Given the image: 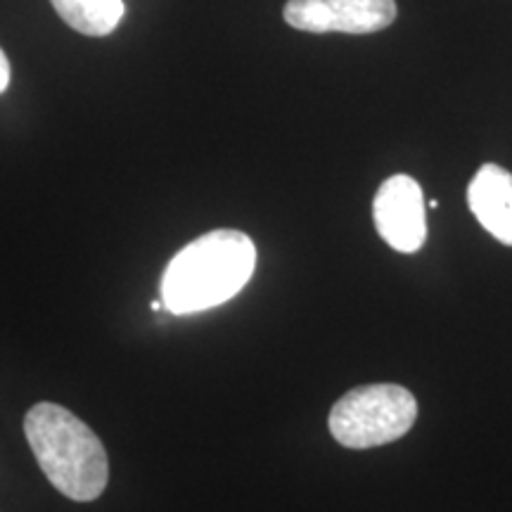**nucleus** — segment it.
I'll use <instances>...</instances> for the list:
<instances>
[{
	"mask_svg": "<svg viewBox=\"0 0 512 512\" xmlns=\"http://www.w3.org/2000/svg\"><path fill=\"white\" fill-rule=\"evenodd\" d=\"M467 204L486 233L512 247V174L498 164H484L467 188Z\"/></svg>",
	"mask_w": 512,
	"mask_h": 512,
	"instance_id": "423d86ee",
	"label": "nucleus"
},
{
	"mask_svg": "<svg viewBox=\"0 0 512 512\" xmlns=\"http://www.w3.org/2000/svg\"><path fill=\"white\" fill-rule=\"evenodd\" d=\"M24 434L48 482L79 503L100 498L110 482V460L91 427L72 411L43 401L24 418Z\"/></svg>",
	"mask_w": 512,
	"mask_h": 512,
	"instance_id": "f03ea898",
	"label": "nucleus"
},
{
	"mask_svg": "<svg viewBox=\"0 0 512 512\" xmlns=\"http://www.w3.org/2000/svg\"><path fill=\"white\" fill-rule=\"evenodd\" d=\"M396 0H287L285 22L309 34H377L392 27Z\"/></svg>",
	"mask_w": 512,
	"mask_h": 512,
	"instance_id": "20e7f679",
	"label": "nucleus"
},
{
	"mask_svg": "<svg viewBox=\"0 0 512 512\" xmlns=\"http://www.w3.org/2000/svg\"><path fill=\"white\" fill-rule=\"evenodd\" d=\"M373 219L380 238L401 254H413L427 240L425 197L415 178L389 176L377 190Z\"/></svg>",
	"mask_w": 512,
	"mask_h": 512,
	"instance_id": "39448f33",
	"label": "nucleus"
},
{
	"mask_svg": "<svg viewBox=\"0 0 512 512\" xmlns=\"http://www.w3.org/2000/svg\"><path fill=\"white\" fill-rule=\"evenodd\" d=\"M439 207V200H430V209H437Z\"/></svg>",
	"mask_w": 512,
	"mask_h": 512,
	"instance_id": "1a4fd4ad",
	"label": "nucleus"
},
{
	"mask_svg": "<svg viewBox=\"0 0 512 512\" xmlns=\"http://www.w3.org/2000/svg\"><path fill=\"white\" fill-rule=\"evenodd\" d=\"M8 86H10V62L8 57H5L3 48H0V93H3Z\"/></svg>",
	"mask_w": 512,
	"mask_h": 512,
	"instance_id": "6e6552de",
	"label": "nucleus"
},
{
	"mask_svg": "<svg viewBox=\"0 0 512 512\" xmlns=\"http://www.w3.org/2000/svg\"><path fill=\"white\" fill-rule=\"evenodd\" d=\"M418 401L401 384H366L351 389L330 411V434L347 448L392 444L411 432Z\"/></svg>",
	"mask_w": 512,
	"mask_h": 512,
	"instance_id": "7ed1b4c3",
	"label": "nucleus"
},
{
	"mask_svg": "<svg viewBox=\"0 0 512 512\" xmlns=\"http://www.w3.org/2000/svg\"><path fill=\"white\" fill-rule=\"evenodd\" d=\"M256 247L242 230L219 228L185 245L162 275V302L174 316L226 304L249 283Z\"/></svg>",
	"mask_w": 512,
	"mask_h": 512,
	"instance_id": "f257e3e1",
	"label": "nucleus"
},
{
	"mask_svg": "<svg viewBox=\"0 0 512 512\" xmlns=\"http://www.w3.org/2000/svg\"><path fill=\"white\" fill-rule=\"evenodd\" d=\"M67 27L83 36H107L126 15L124 0H50Z\"/></svg>",
	"mask_w": 512,
	"mask_h": 512,
	"instance_id": "0eeeda50",
	"label": "nucleus"
}]
</instances>
